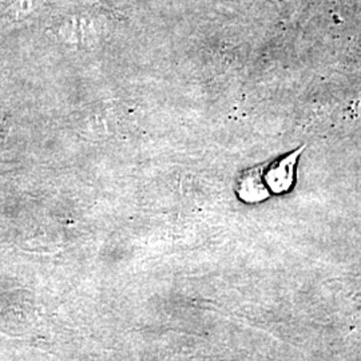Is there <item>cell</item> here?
Segmentation results:
<instances>
[{
	"instance_id": "cell-1",
	"label": "cell",
	"mask_w": 361,
	"mask_h": 361,
	"mask_svg": "<svg viewBox=\"0 0 361 361\" xmlns=\"http://www.w3.org/2000/svg\"><path fill=\"white\" fill-rule=\"evenodd\" d=\"M305 146L283 155L268 164L262 170L245 173L240 183L243 192L253 201L265 200L271 193L283 194L290 190L295 183L296 165Z\"/></svg>"
}]
</instances>
